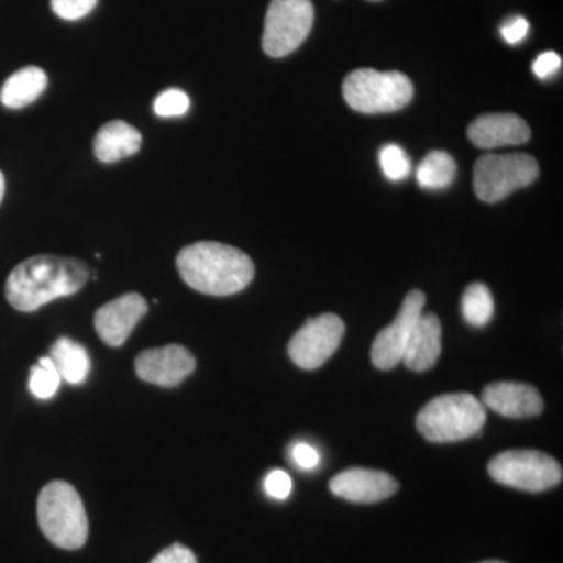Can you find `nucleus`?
Wrapping results in <instances>:
<instances>
[{"label": "nucleus", "instance_id": "nucleus-16", "mask_svg": "<svg viewBox=\"0 0 563 563\" xmlns=\"http://www.w3.org/2000/svg\"><path fill=\"white\" fill-rule=\"evenodd\" d=\"M442 354V322L433 313H422L404 352L402 363L412 372L431 369Z\"/></svg>", "mask_w": 563, "mask_h": 563}, {"label": "nucleus", "instance_id": "nucleus-4", "mask_svg": "<svg viewBox=\"0 0 563 563\" xmlns=\"http://www.w3.org/2000/svg\"><path fill=\"white\" fill-rule=\"evenodd\" d=\"M38 523L46 539L62 550H79L88 539V517L79 493L65 481H54L38 496Z\"/></svg>", "mask_w": 563, "mask_h": 563}, {"label": "nucleus", "instance_id": "nucleus-26", "mask_svg": "<svg viewBox=\"0 0 563 563\" xmlns=\"http://www.w3.org/2000/svg\"><path fill=\"white\" fill-rule=\"evenodd\" d=\"M266 495L272 496L277 501H284L292 492V481L288 473L282 470H274L265 479Z\"/></svg>", "mask_w": 563, "mask_h": 563}, {"label": "nucleus", "instance_id": "nucleus-33", "mask_svg": "<svg viewBox=\"0 0 563 563\" xmlns=\"http://www.w3.org/2000/svg\"><path fill=\"white\" fill-rule=\"evenodd\" d=\"M372 2H377V0H372Z\"/></svg>", "mask_w": 563, "mask_h": 563}, {"label": "nucleus", "instance_id": "nucleus-12", "mask_svg": "<svg viewBox=\"0 0 563 563\" xmlns=\"http://www.w3.org/2000/svg\"><path fill=\"white\" fill-rule=\"evenodd\" d=\"M147 313V302L139 292H128L107 302L96 312L95 328L103 343L120 347Z\"/></svg>", "mask_w": 563, "mask_h": 563}, {"label": "nucleus", "instance_id": "nucleus-28", "mask_svg": "<svg viewBox=\"0 0 563 563\" xmlns=\"http://www.w3.org/2000/svg\"><path fill=\"white\" fill-rule=\"evenodd\" d=\"M151 563H198V559L184 544L174 543L172 547L163 550L157 558L152 559Z\"/></svg>", "mask_w": 563, "mask_h": 563}, {"label": "nucleus", "instance_id": "nucleus-6", "mask_svg": "<svg viewBox=\"0 0 563 563\" xmlns=\"http://www.w3.org/2000/svg\"><path fill=\"white\" fill-rule=\"evenodd\" d=\"M539 163L528 154H487L474 165V191L483 202L495 203L539 177Z\"/></svg>", "mask_w": 563, "mask_h": 563}, {"label": "nucleus", "instance_id": "nucleus-7", "mask_svg": "<svg viewBox=\"0 0 563 563\" xmlns=\"http://www.w3.org/2000/svg\"><path fill=\"white\" fill-rule=\"evenodd\" d=\"M488 473L496 483L532 493L550 490L563 476L561 463L532 450L504 451L488 463Z\"/></svg>", "mask_w": 563, "mask_h": 563}, {"label": "nucleus", "instance_id": "nucleus-20", "mask_svg": "<svg viewBox=\"0 0 563 563\" xmlns=\"http://www.w3.org/2000/svg\"><path fill=\"white\" fill-rule=\"evenodd\" d=\"M457 174V165L448 152L433 151L418 166L417 180L424 190H444Z\"/></svg>", "mask_w": 563, "mask_h": 563}, {"label": "nucleus", "instance_id": "nucleus-11", "mask_svg": "<svg viewBox=\"0 0 563 563\" xmlns=\"http://www.w3.org/2000/svg\"><path fill=\"white\" fill-rule=\"evenodd\" d=\"M196 368V358L180 344L155 347L141 352L135 361L136 376L158 387H176Z\"/></svg>", "mask_w": 563, "mask_h": 563}, {"label": "nucleus", "instance_id": "nucleus-15", "mask_svg": "<svg viewBox=\"0 0 563 563\" xmlns=\"http://www.w3.org/2000/svg\"><path fill=\"white\" fill-rule=\"evenodd\" d=\"M484 407L507 418H532L542 413L543 399L532 385L520 383H496L483 391Z\"/></svg>", "mask_w": 563, "mask_h": 563}, {"label": "nucleus", "instance_id": "nucleus-22", "mask_svg": "<svg viewBox=\"0 0 563 563\" xmlns=\"http://www.w3.org/2000/svg\"><path fill=\"white\" fill-rule=\"evenodd\" d=\"M62 377L55 368L51 357L40 358L35 366H32L31 377H29V390L35 398L46 399L54 398L60 388Z\"/></svg>", "mask_w": 563, "mask_h": 563}, {"label": "nucleus", "instance_id": "nucleus-5", "mask_svg": "<svg viewBox=\"0 0 563 563\" xmlns=\"http://www.w3.org/2000/svg\"><path fill=\"white\" fill-rule=\"evenodd\" d=\"M344 101L352 110L365 114L402 110L413 99V84L398 70H352L343 81Z\"/></svg>", "mask_w": 563, "mask_h": 563}, {"label": "nucleus", "instance_id": "nucleus-29", "mask_svg": "<svg viewBox=\"0 0 563 563\" xmlns=\"http://www.w3.org/2000/svg\"><path fill=\"white\" fill-rule=\"evenodd\" d=\"M292 461L302 470H313L320 465V453L309 443H296L291 451Z\"/></svg>", "mask_w": 563, "mask_h": 563}, {"label": "nucleus", "instance_id": "nucleus-18", "mask_svg": "<svg viewBox=\"0 0 563 563\" xmlns=\"http://www.w3.org/2000/svg\"><path fill=\"white\" fill-rule=\"evenodd\" d=\"M47 87V76L36 66H27L11 74L0 90V102L10 110H20L31 106L43 95Z\"/></svg>", "mask_w": 563, "mask_h": 563}, {"label": "nucleus", "instance_id": "nucleus-25", "mask_svg": "<svg viewBox=\"0 0 563 563\" xmlns=\"http://www.w3.org/2000/svg\"><path fill=\"white\" fill-rule=\"evenodd\" d=\"M98 5V0H51L52 10L65 21H79Z\"/></svg>", "mask_w": 563, "mask_h": 563}, {"label": "nucleus", "instance_id": "nucleus-13", "mask_svg": "<svg viewBox=\"0 0 563 563\" xmlns=\"http://www.w3.org/2000/svg\"><path fill=\"white\" fill-rule=\"evenodd\" d=\"M333 495L350 503L384 501L398 492V483L388 473L368 468H351L336 474L329 484Z\"/></svg>", "mask_w": 563, "mask_h": 563}, {"label": "nucleus", "instance_id": "nucleus-3", "mask_svg": "<svg viewBox=\"0 0 563 563\" xmlns=\"http://www.w3.org/2000/svg\"><path fill=\"white\" fill-rule=\"evenodd\" d=\"M487 420L484 404L470 393H451L426 404L417 417L418 432L432 443H454L481 432Z\"/></svg>", "mask_w": 563, "mask_h": 563}, {"label": "nucleus", "instance_id": "nucleus-9", "mask_svg": "<svg viewBox=\"0 0 563 563\" xmlns=\"http://www.w3.org/2000/svg\"><path fill=\"white\" fill-rule=\"evenodd\" d=\"M346 332L342 318L333 313L312 318L292 335L288 355L302 369H317L335 354Z\"/></svg>", "mask_w": 563, "mask_h": 563}, {"label": "nucleus", "instance_id": "nucleus-27", "mask_svg": "<svg viewBox=\"0 0 563 563\" xmlns=\"http://www.w3.org/2000/svg\"><path fill=\"white\" fill-rule=\"evenodd\" d=\"M562 68L561 55L555 52H543L533 62L532 70L539 79L547 80Z\"/></svg>", "mask_w": 563, "mask_h": 563}, {"label": "nucleus", "instance_id": "nucleus-10", "mask_svg": "<svg viewBox=\"0 0 563 563\" xmlns=\"http://www.w3.org/2000/svg\"><path fill=\"white\" fill-rule=\"evenodd\" d=\"M424 302V292L410 291L404 299L395 321L377 333L372 347V361L376 368L388 372L402 362L404 352L412 336L415 325L420 321Z\"/></svg>", "mask_w": 563, "mask_h": 563}, {"label": "nucleus", "instance_id": "nucleus-19", "mask_svg": "<svg viewBox=\"0 0 563 563\" xmlns=\"http://www.w3.org/2000/svg\"><path fill=\"white\" fill-rule=\"evenodd\" d=\"M49 357L62 379L70 385L84 384L90 374V355L81 344L73 342L68 336H62L55 342Z\"/></svg>", "mask_w": 563, "mask_h": 563}, {"label": "nucleus", "instance_id": "nucleus-2", "mask_svg": "<svg viewBox=\"0 0 563 563\" xmlns=\"http://www.w3.org/2000/svg\"><path fill=\"white\" fill-rule=\"evenodd\" d=\"M177 269L192 290L209 296H231L243 291L254 279L250 255L229 244L201 242L184 247Z\"/></svg>", "mask_w": 563, "mask_h": 563}, {"label": "nucleus", "instance_id": "nucleus-30", "mask_svg": "<svg viewBox=\"0 0 563 563\" xmlns=\"http://www.w3.org/2000/svg\"><path fill=\"white\" fill-rule=\"evenodd\" d=\"M529 22L525 18L517 16L514 20L504 22L501 27V36L506 43L518 44L528 36Z\"/></svg>", "mask_w": 563, "mask_h": 563}, {"label": "nucleus", "instance_id": "nucleus-24", "mask_svg": "<svg viewBox=\"0 0 563 563\" xmlns=\"http://www.w3.org/2000/svg\"><path fill=\"white\" fill-rule=\"evenodd\" d=\"M190 98L187 92L169 88L157 96L154 102V111L161 118L184 117L190 110Z\"/></svg>", "mask_w": 563, "mask_h": 563}, {"label": "nucleus", "instance_id": "nucleus-17", "mask_svg": "<svg viewBox=\"0 0 563 563\" xmlns=\"http://www.w3.org/2000/svg\"><path fill=\"white\" fill-rule=\"evenodd\" d=\"M143 136L124 121H110L99 129L95 139V154L99 162L114 163L132 157L141 150Z\"/></svg>", "mask_w": 563, "mask_h": 563}, {"label": "nucleus", "instance_id": "nucleus-31", "mask_svg": "<svg viewBox=\"0 0 563 563\" xmlns=\"http://www.w3.org/2000/svg\"><path fill=\"white\" fill-rule=\"evenodd\" d=\"M3 195H5V177H3L2 172H0V202H2Z\"/></svg>", "mask_w": 563, "mask_h": 563}, {"label": "nucleus", "instance_id": "nucleus-32", "mask_svg": "<svg viewBox=\"0 0 563 563\" xmlns=\"http://www.w3.org/2000/svg\"><path fill=\"white\" fill-rule=\"evenodd\" d=\"M481 563H504V562H499V561H488V562H481Z\"/></svg>", "mask_w": 563, "mask_h": 563}, {"label": "nucleus", "instance_id": "nucleus-23", "mask_svg": "<svg viewBox=\"0 0 563 563\" xmlns=\"http://www.w3.org/2000/svg\"><path fill=\"white\" fill-rule=\"evenodd\" d=\"M379 165L384 176L391 181H401L412 172V162L402 147L387 144L379 152Z\"/></svg>", "mask_w": 563, "mask_h": 563}, {"label": "nucleus", "instance_id": "nucleus-21", "mask_svg": "<svg viewBox=\"0 0 563 563\" xmlns=\"http://www.w3.org/2000/svg\"><path fill=\"white\" fill-rule=\"evenodd\" d=\"M462 313L474 328H484L492 321L495 301L487 285L472 284L466 287L462 298Z\"/></svg>", "mask_w": 563, "mask_h": 563}, {"label": "nucleus", "instance_id": "nucleus-1", "mask_svg": "<svg viewBox=\"0 0 563 563\" xmlns=\"http://www.w3.org/2000/svg\"><path fill=\"white\" fill-rule=\"evenodd\" d=\"M90 268L79 258L35 255L10 273L5 296L20 312H35L55 299L76 295L90 279Z\"/></svg>", "mask_w": 563, "mask_h": 563}, {"label": "nucleus", "instance_id": "nucleus-8", "mask_svg": "<svg viewBox=\"0 0 563 563\" xmlns=\"http://www.w3.org/2000/svg\"><path fill=\"white\" fill-rule=\"evenodd\" d=\"M313 20L310 0H272L266 11L263 51L273 58L287 57L307 40Z\"/></svg>", "mask_w": 563, "mask_h": 563}, {"label": "nucleus", "instance_id": "nucleus-14", "mask_svg": "<svg viewBox=\"0 0 563 563\" xmlns=\"http://www.w3.org/2000/svg\"><path fill=\"white\" fill-rule=\"evenodd\" d=\"M468 139L481 150L518 146V144L528 143L531 139V129L518 114H483L470 124Z\"/></svg>", "mask_w": 563, "mask_h": 563}]
</instances>
